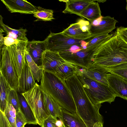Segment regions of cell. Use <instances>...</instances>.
<instances>
[{
	"instance_id": "cell-29",
	"label": "cell",
	"mask_w": 127,
	"mask_h": 127,
	"mask_svg": "<svg viewBox=\"0 0 127 127\" xmlns=\"http://www.w3.org/2000/svg\"><path fill=\"white\" fill-rule=\"evenodd\" d=\"M8 103L13 106L16 113L20 111V104L17 91L13 89L11 90L8 96Z\"/></svg>"
},
{
	"instance_id": "cell-11",
	"label": "cell",
	"mask_w": 127,
	"mask_h": 127,
	"mask_svg": "<svg viewBox=\"0 0 127 127\" xmlns=\"http://www.w3.org/2000/svg\"><path fill=\"white\" fill-rule=\"evenodd\" d=\"M28 41H21L10 46L12 59L19 78L26 62L25 51Z\"/></svg>"
},
{
	"instance_id": "cell-34",
	"label": "cell",
	"mask_w": 127,
	"mask_h": 127,
	"mask_svg": "<svg viewBox=\"0 0 127 127\" xmlns=\"http://www.w3.org/2000/svg\"><path fill=\"white\" fill-rule=\"evenodd\" d=\"M0 127H11L4 113L0 111Z\"/></svg>"
},
{
	"instance_id": "cell-12",
	"label": "cell",
	"mask_w": 127,
	"mask_h": 127,
	"mask_svg": "<svg viewBox=\"0 0 127 127\" xmlns=\"http://www.w3.org/2000/svg\"><path fill=\"white\" fill-rule=\"evenodd\" d=\"M11 13L32 14L37 11V8L27 0H1Z\"/></svg>"
},
{
	"instance_id": "cell-24",
	"label": "cell",
	"mask_w": 127,
	"mask_h": 127,
	"mask_svg": "<svg viewBox=\"0 0 127 127\" xmlns=\"http://www.w3.org/2000/svg\"><path fill=\"white\" fill-rule=\"evenodd\" d=\"M43 93L44 104L47 112L49 115L58 117L62 107L49 95L44 92Z\"/></svg>"
},
{
	"instance_id": "cell-6",
	"label": "cell",
	"mask_w": 127,
	"mask_h": 127,
	"mask_svg": "<svg viewBox=\"0 0 127 127\" xmlns=\"http://www.w3.org/2000/svg\"><path fill=\"white\" fill-rule=\"evenodd\" d=\"M46 49L60 53L68 50L74 46H83L86 42L70 37L62 32L55 33L50 32L45 39Z\"/></svg>"
},
{
	"instance_id": "cell-1",
	"label": "cell",
	"mask_w": 127,
	"mask_h": 127,
	"mask_svg": "<svg viewBox=\"0 0 127 127\" xmlns=\"http://www.w3.org/2000/svg\"><path fill=\"white\" fill-rule=\"evenodd\" d=\"M127 62V44L115 35L93 50L90 68H107Z\"/></svg>"
},
{
	"instance_id": "cell-20",
	"label": "cell",
	"mask_w": 127,
	"mask_h": 127,
	"mask_svg": "<svg viewBox=\"0 0 127 127\" xmlns=\"http://www.w3.org/2000/svg\"><path fill=\"white\" fill-rule=\"evenodd\" d=\"M0 111L4 113L8 103L9 94L12 89L0 73Z\"/></svg>"
},
{
	"instance_id": "cell-3",
	"label": "cell",
	"mask_w": 127,
	"mask_h": 127,
	"mask_svg": "<svg viewBox=\"0 0 127 127\" xmlns=\"http://www.w3.org/2000/svg\"><path fill=\"white\" fill-rule=\"evenodd\" d=\"M80 69L75 73L81 82L87 96L94 104L101 105L105 102L110 104L114 101L117 95L109 86L87 77Z\"/></svg>"
},
{
	"instance_id": "cell-8",
	"label": "cell",
	"mask_w": 127,
	"mask_h": 127,
	"mask_svg": "<svg viewBox=\"0 0 127 127\" xmlns=\"http://www.w3.org/2000/svg\"><path fill=\"white\" fill-rule=\"evenodd\" d=\"M118 21L114 17L110 16H101L90 23L89 31L91 38L109 34L116 28L115 25Z\"/></svg>"
},
{
	"instance_id": "cell-25",
	"label": "cell",
	"mask_w": 127,
	"mask_h": 127,
	"mask_svg": "<svg viewBox=\"0 0 127 127\" xmlns=\"http://www.w3.org/2000/svg\"><path fill=\"white\" fill-rule=\"evenodd\" d=\"M25 60L35 81L39 82L41 78L43 69L42 66H38L34 62L27 50L25 51Z\"/></svg>"
},
{
	"instance_id": "cell-15",
	"label": "cell",
	"mask_w": 127,
	"mask_h": 127,
	"mask_svg": "<svg viewBox=\"0 0 127 127\" xmlns=\"http://www.w3.org/2000/svg\"><path fill=\"white\" fill-rule=\"evenodd\" d=\"M58 118L62 122L64 127H87L76 113H71L62 107Z\"/></svg>"
},
{
	"instance_id": "cell-9",
	"label": "cell",
	"mask_w": 127,
	"mask_h": 127,
	"mask_svg": "<svg viewBox=\"0 0 127 127\" xmlns=\"http://www.w3.org/2000/svg\"><path fill=\"white\" fill-rule=\"evenodd\" d=\"M90 25L88 21L80 19L77 22L71 24L62 32L71 38L85 41L91 38Z\"/></svg>"
},
{
	"instance_id": "cell-7",
	"label": "cell",
	"mask_w": 127,
	"mask_h": 127,
	"mask_svg": "<svg viewBox=\"0 0 127 127\" xmlns=\"http://www.w3.org/2000/svg\"><path fill=\"white\" fill-rule=\"evenodd\" d=\"M95 47L87 49L83 46H74L70 49L59 54L66 61L86 69L92 61L93 50Z\"/></svg>"
},
{
	"instance_id": "cell-31",
	"label": "cell",
	"mask_w": 127,
	"mask_h": 127,
	"mask_svg": "<svg viewBox=\"0 0 127 127\" xmlns=\"http://www.w3.org/2000/svg\"><path fill=\"white\" fill-rule=\"evenodd\" d=\"M115 35L127 44V27L122 26L118 27Z\"/></svg>"
},
{
	"instance_id": "cell-28",
	"label": "cell",
	"mask_w": 127,
	"mask_h": 127,
	"mask_svg": "<svg viewBox=\"0 0 127 127\" xmlns=\"http://www.w3.org/2000/svg\"><path fill=\"white\" fill-rule=\"evenodd\" d=\"M105 69L107 73L117 75L127 80V62L109 67Z\"/></svg>"
},
{
	"instance_id": "cell-14",
	"label": "cell",
	"mask_w": 127,
	"mask_h": 127,
	"mask_svg": "<svg viewBox=\"0 0 127 127\" xmlns=\"http://www.w3.org/2000/svg\"><path fill=\"white\" fill-rule=\"evenodd\" d=\"M46 39L43 41L34 40L28 41L26 49L31 57L38 66H42V58L43 53L46 49Z\"/></svg>"
},
{
	"instance_id": "cell-13",
	"label": "cell",
	"mask_w": 127,
	"mask_h": 127,
	"mask_svg": "<svg viewBox=\"0 0 127 127\" xmlns=\"http://www.w3.org/2000/svg\"><path fill=\"white\" fill-rule=\"evenodd\" d=\"M106 79L109 86L117 96L127 100V80L114 74L107 73Z\"/></svg>"
},
{
	"instance_id": "cell-36",
	"label": "cell",
	"mask_w": 127,
	"mask_h": 127,
	"mask_svg": "<svg viewBox=\"0 0 127 127\" xmlns=\"http://www.w3.org/2000/svg\"><path fill=\"white\" fill-rule=\"evenodd\" d=\"M8 120L11 127H17L15 118L7 115H5Z\"/></svg>"
},
{
	"instance_id": "cell-16",
	"label": "cell",
	"mask_w": 127,
	"mask_h": 127,
	"mask_svg": "<svg viewBox=\"0 0 127 127\" xmlns=\"http://www.w3.org/2000/svg\"><path fill=\"white\" fill-rule=\"evenodd\" d=\"M65 3V7L63 11L64 13L74 14L80 16V13L91 3L98 0H59Z\"/></svg>"
},
{
	"instance_id": "cell-39",
	"label": "cell",
	"mask_w": 127,
	"mask_h": 127,
	"mask_svg": "<svg viewBox=\"0 0 127 127\" xmlns=\"http://www.w3.org/2000/svg\"></svg>"
},
{
	"instance_id": "cell-26",
	"label": "cell",
	"mask_w": 127,
	"mask_h": 127,
	"mask_svg": "<svg viewBox=\"0 0 127 127\" xmlns=\"http://www.w3.org/2000/svg\"><path fill=\"white\" fill-rule=\"evenodd\" d=\"M37 8V11L33 14V16L37 18L34 21H49L55 19L53 17L54 12L53 10L44 8L40 6Z\"/></svg>"
},
{
	"instance_id": "cell-18",
	"label": "cell",
	"mask_w": 127,
	"mask_h": 127,
	"mask_svg": "<svg viewBox=\"0 0 127 127\" xmlns=\"http://www.w3.org/2000/svg\"><path fill=\"white\" fill-rule=\"evenodd\" d=\"M20 104V110L24 116L28 124H37L34 113L24 97L18 92Z\"/></svg>"
},
{
	"instance_id": "cell-5",
	"label": "cell",
	"mask_w": 127,
	"mask_h": 127,
	"mask_svg": "<svg viewBox=\"0 0 127 127\" xmlns=\"http://www.w3.org/2000/svg\"><path fill=\"white\" fill-rule=\"evenodd\" d=\"M0 49V73L11 88L18 91L19 77L12 57L10 46L3 45Z\"/></svg>"
},
{
	"instance_id": "cell-21",
	"label": "cell",
	"mask_w": 127,
	"mask_h": 127,
	"mask_svg": "<svg viewBox=\"0 0 127 127\" xmlns=\"http://www.w3.org/2000/svg\"><path fill=\"white\" fill-rule=\"evenodd\" d=\"M81 68L74 64L67 62L58 68L55 74L59 78L65 80L75 73Z\"/></svg>"
},
{
	"instance_id": "cell-19",
	"label": "cell",
	"mask_w": 127,
	"mask_h": 127,
	"mask_svg": "<svg viewBox=\"0 0 127 127\" xmlns=\"http://www.w3.org/2000/svg\"><path fill=\"white\" fill-rule=\"evenodd\" d=\"M82 72L87 77L103 84L108 86L106 74L107 70L101 68L80 69Z\"/></svg>"
},
{
	"instance_id": "cell-32",
	"label": "cell",
	"mask_w": 127,
	"mask_h": 127,
	"mask_svg": "<svg viewBox=\"0 0 127 127\" xmlns=\"http://www.w3.org/2000/svg\"><path fill=\"white\" fill-rule=\"evenodd\" d=\"M15 119L17 127H24L27 124L26 118L20 110L16 113Z\"/></svg>"
},
{
	"instance_id": "cell-33",
	"label": "cell",
	"mask_w": 127,
	"mask_h": 127,
	"mask_svg": "<svg viewBox=\"0 0 127 127\" xmlns=\"http://www.w3.org/2000/svg\"><path fill=\"white\" fill-rule=\"evenodd\" d=\"M4 113L14 118H16V111L15 109L11 104L8 103Z\"/></svg>"
},
{
	"instance_id": "cell-17",
	"label": "cell",
	"mask_w": 127,
	"mask_h": 127,
	"mask_svg": "<svg viewBox=\"0 0 127 127\" xmlns=\"http://www.w3.org/2000/svg\"><path fill=\"white\" fill-rule=\"evenodd\" d=\"M36 83L31 71L26 62L19 78L18 92L24 93L32 88Z\"/></svg>"
},
{
	"instance_id": "cell-37",
	"label": "cell",
	"mask_w": 127,
	"mask_h": 127,
	"mask_svg": "<svg viewBox=\"0 0 127 127\" xmlns=\"http://www.w3.org/2000/svg\"><path fill=\"white\" fill-rule=\"evenodd\" d=\"M0 28V46L1 49L4 45V37H3L4 34L3 33L4 32V31L1 27Z\"/></svg>"
},
{
	"instance_id": "cell-22",
	"label": "cell",
	"mask_w": 127,
	"mask_h": 127,
	"mask_svg": "<svg viewBox=\"0 0 127 127\" xmlns=\"http://www.w3.org/2000/svg\"><path fill=\"white\" fill-rule=\"evenodd\" d=\"M3 18L0 15V25L4 31L7 34V36L13 38L20 41H28L26 37V29L21 28L19 30L13 29L4 24L3 22Z\"/></svg>"
},
{
	"instance_id": "cell-23",
	"label": "cell",
	"mask_w": 127,
	"mask_h": 127,
	"mask_svg": "<svg viewBox=\"0 0 127 127\" xmlns=\"http://www.w3.org/2000/svg\"><path fill=\"white\" fill-rule=\"evenodd\" d=\"M101 16V11L97 2L90 4L80 15V16L87 19L90 23Z\"/></svg>"
},
{
	"instance_id": "cell-2",
	"label": "cell",
	"mask_w": 127,
	"mask_h": 127,
	"mask_svg": "<svg viewBox=\"0 0 127 127\" xmlns=\"http://www.w3.org/2000/svg\"><path fill=\"white\" fill-rule=\"evenodd\" d=\"M40 86L63 108L70 112L76 113L75 103L65 80L55 74L43 71Z\"/></svg>"
},
{
	"instance_id": "cell-38",
	"label": "cell",
	"mask_w": 127,
	"mask_h": 127,
	"mask_svg": "<svg viewBox=\"0 0 127 127\" xmlns=\"http://www.w3.org/2000/svg\"><path fill=\"white\" fill-rule=\"evenodd\" d=\"M126 2H127V5H126V8L127 11V0H126Z\"/></svg>"
},
{
	"instance_id": "cell-35",
	"label": "cell",
	"mask_w": 127,
	"mask_h": 127,
	"mask_svg": "<svg viewBox=\"0 0 127 127\" xmlns=\"http://www.w3.org/2000/svg\"><path fill=\"white\" fill-rule=\"evenodd\" d=\"M21 41L11 37L6 36L4 37V45L9 46Z\"/></svg>"
},
{
	"instance_id": "cell-4",
	"label": "cell",
	"mask_w": 127,
	"mask_h": 127,
	"mask_svg": "<svg viewBox=\"0 0 127 127\" xmlns=\"http://www.w3.org/2000/svg\"><path fill=\"white\" fill-rule=\"evenodd\" d=\"M43 93L40 85L36 83L32 88L21 93L32 109L37 124L41 127L44 120L49 115L44 105Z\"/></svg>"
},
{
	"instance_id": "cell-10",
	"label": "cell",
	"mask_w": 127,
	"mask_h": 127,
	"mask_svg": "<svg viewBox=\"0 0 127 127\" xmlns=\"http://www.w3.org/2000/svg\"><path fill=\"white\" fill-rule=\"evenodd\" d=\"M67 62L58 52L47 50L42 54V66L43 70L46 72L55 74L58 68Z\"/></svg>"
},
{
	"instance_id": "cell-30",
	"label": "cell",
	"mask_w": 127,
	"mask_h": 127,
	"mask_svg": "<svg viewBox=\"0 0 127 127\" xmlns=\"http://www.w3.org/2000/svg\"><path fill=\"white\" fill-rule=\"evenodd\" d=\"M57 117L49 115L44 121L42 127H59Z\"/></svg>"
},
{
	"instance_id": "cell-27",
	"label": "cell",
	"mask_w": 127,
	"mask_h": 127,
	"mask_svg": "<svg viewBox=\"0 0 127 127\" xmlns=\"http://www.w3.org/2000/svg\"><path fill=\"white\" fill-rule=\"evenodd\" d=\"M113 34L100 36L87 40L85 45L84 46L86 49H89L94 48L101 43L109 40L114 35Z\"/></svg>"
}]
</instances>
